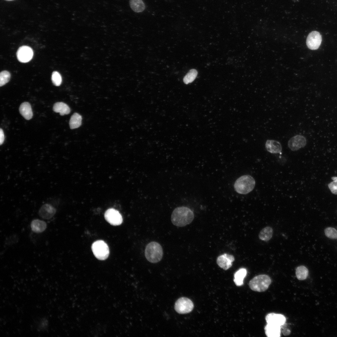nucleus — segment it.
Masks as SVG:
<instances>
[{
	"instance_id": "423d86ee",
	"label": "nucleus",
	"mask_w": 337,
	"mask_h": 337,
	"mask_svg": "<svg viewBox=\"0 0 337 337\" xmlns=\"http://www.w3.org/2000/svg\"><path fill=\"white\" fill-rule=\"evenodd\" d=\"M194 307L192 301L189 299L182 297L176 302L174 309L176 311L180 314H184L191 312Z\"/></svg>"
},
{
	"instance_id": "4468645a",
	"label": "nucleus",
	"mask_w": 337,
	"mask_h": 337,
	"mask_svg": "<svg viewBox=\"0 0 337 337\" xmlns=\"http://www.w3.org/2000/svg\"><path fill=\"white\" fill-rule=\"evenodd\" d=\"M266 150L272 154H278L281 153L282 146L278 141L274 140H267L265 143Z\"/></svg>"
},
{
	"instance_id": "ddd939ff",
	"label": "nucleus",
	"mask_w": 337,
	"mask_h": 337,
	"mask_svg": "<svg viewBox=\"0 0 337 337\" xmlns=\"http://www.w3.org/2000/svg\"><path fill=\"white\" fill-rule=\"evenodd\" d=\"M56 212V208L52 205L45 204L41 207L39 210L38 214L43 219H49L55 215Z\"/></svg>"
},
{
	"instance_id": "393cba45",
	"label": "nucleus",
	"mask_w": 337,
	"mask_h": 337,
	"mask_svg": "<svg viewBox=\"0 0 337 337\" xmlns=\"http://www.w3.org/2000/svg\"><path fill=\"white\" fill-rule=\"evenodd\" d=\"M11 75L7 71H1L0 74V86H2L7 83L9 81Z\"/></svg>"
},
{
	"instance_id": "c756f323",
	"label": "nucleus",
	"mask_w": 337,
	"mask_h": 337,
	"mask_svg": "<svg viewBox=\"0 0 337 337\" xmlns=\"http://www.w3.org/2000/svg\"><path fill=\"white\" fill-rule=\"evenodd\" d=\"M4 140V135L3 130L2 128L0 129V144L2 145Z\"/></svg>"
},
{
	"instance_id": "f03ea898",
	"label": "nucleus",
	"mask_w": 337,
	"mask_h": 337,
	"mask_svg": "<svg viewBox=\"0 0 337 337\" xmlns=\"http://www.w3.org/2000/svg\"><path fill=\"white\" fill-rule=\"evenodd\" d=\"M144 254L149 262L153 263H157L162 258L163 254L162 248L159 243L152 242L146 245Z\"/></svg>"
},
{
	"instance_id": "7ed1b4c3",
	"label": "nucleus",
	"mask_w": 337,
	"mask_h": 337,
	"mask_svg": "<svg viewBox=\"0 0 337 337\" xmlns=\"http://www.w3.org/2000/svg\"><path fill=\"white\" fill-rule=\"evenodd\" d=\"M255 185L254 178L249 175H245L238 178L235 181L234 187L236 191L241 194H247L251 192Z\"/></svg>"
},
{
	"instance_id": "bb28decb",
	"label": "nucleus",
	"mask_w": 337,
	"mask_h": 337,
	"mask_svg": "<svg viewBox=\"0 0 337 337\" xmlns=\"http://www.w3.org/2000/svg\"><path fill=\"white\" fill-rule=\"evenodd\" d=\"M325 235L328 237L333 239H337V231L335 228L329 227L325 230Z\"/></svg>"
},
{
	"instance_id": "f3484780",
	"label": "nucleus",
	"mask_w": 337,
	"mask_h": 337,
	"mask_svg": "<svg viewBox=\"0 0 337 337\" xmlns=\"http://www.w3.org/2000/svg\"><path fill=\"white\" fill-rule=\"evenodd\" d=\"M31 227L33 232L39 233L43 232L46 229L47 224L44 221L36 219L31 222Z\"/></svg>"
},
{
	"instance_id": "b1692460",
	"label": "nucleus",
	"mask_w": 337,
	"mask_h": 337,
	"mask_svg": "<svg viewBox=\"0 0 337 337\" xmlns=\"http://www.w3.org/2000/svg\"><path fill=\"white\" fill-rule=\"evenodd\" d=\"M198 72L194 69L190 70L185 76L183 79L184 83L188 84L192 82L197 76Z\"/></svg>"
},
{
	"instance_id": "20e7f679",
	"label": "nucleus",
	"mask_w": 337,
	"mask_h": 337,
	"mask_svg": "<svg viewBox=\"0 0 337 337\" xmlns=\"http://www.w3.org/2000/svg\"><path fill=\"white\" fill-rule=\"evenodd\" d=\"M271 282L270 277L266 275H260L253 278L249 282V286L252 290L259 292L266 291Z\"/></svg>"
},
{
	"instance_id": "cd10ccee",
	"label": "nucleus",
	"mask_w": 337,
	"mask_h": 337,
	"mask_svg": "<svg viewBox=\"0 0 337 337\" xmlns=\"http://www.w3.org/2000/svg\"><path fill=\"white\" fill-rule=\"evenodd\" d=\"M331 178L333 181L328 184V187L332 193L337 195V177H333Z\"/></svg>"
},
{
	"instance_id": "39448f33",
	"label": "nucleus",
	"mask_w": 337,
	"mask_h": 337,
	"mask_svg": "<svg viewBox=\"0 0 337 337\" xmlns=\"http://www.w3.org/2000/svg\"><path fill=\"white\" fill-rule=\"evenodd\" d=\"M91 249L95 256L100 260L107 259L109 254V250L107 244L104 241L99 240L92 244Z\"/></svg>"
},
{
	"instance_id": "2eb2a0df",
	"label": "nucleus",
	"mask_w": 337,
	"mask_h": 337,
	"mask_svg": "<svg viewBox=\"0 0 337 337\" xmlns=\"http://www.w3.org/2000/svg\"><path fill=\"white\" fill-rule=\"evenodd\" d=\"M20 114L27 120L31 119L33 116V112L30 104L27 102L22 103L19 108Z\"/></svg>"
},
{
	"instance_id": "6ab92c4d",
	"label": "nucleus",
	"mask_w": 337,
	"mask_h": 337,
	"mask_svg": "<svg viewBox=\"0 0 337 337\" xmlns=\"http://www.w3.org/2000/svg\"><path fill=\"white\" fill-rule=\"evenodd\" d=\"M247 274V270L244 268H240L235 273L233 281L236 286H240L243 284V281Z\"/></svg>"
},
{
	"instance_id": "aec40b11",
	"label": "nucleus",
	"mask_w": 337,
	"mask_h": 337,
	"mask_svg": "<svg viewBox=\"0 0 337 337\" xmlns=\"http://www.w3.org/2000/svg\"><path fill=\"white\" fill-rule=\"evenodd\" d=\"M129 3L131 9L134 12H142L145 9V4L142 0H129Z\"/></svg>"
},
{
	"instance_id": "5701e85b",
	"label": "nucleus",
	"mask_w": 337,
	"mask_h": 337,
	"mask_svg": "<svg viewBox=\"0 0 337 337\" xmlns=\"http://www.w3.org/2000/svg\"><path fill=\"white\" fill-rule=\"evenodd\" d=\"M308 269L304 266H299L296 269V275L298 279L299 280L305 279L308 276Z\"/></svg>"
},
{
	"instance_id": "f257e3e1",
	"label": "nucleus",
	"mask_w": 337,
	"mask_h": 337,
	"mask_svg": "<svg viewBox=\"0 0 337 337\" xmlns=\"http://www.w3.org/2000/svg\"><path fill=\"white\" fill-rule=\"evenodd\" d=\"M194 217V213L190 209L185 207H180L176 208L173 211L171 221L174 225L183 227L190 223Z\"/></svg>"
},
{
	"instance_id": "f8f14e48",
	"label": "nucleus",
	"mask_w": 337,
	"mask_h": 337,
	"mask_svg": "<svg viewBox=\"0 0 337 337\" xmlns=\"http://www.w3.org/2000/svg\"><path fill=\"white\" fill-rule=\"evenodd\" d=\"M234 260L233 256L225 253L218 257L217 262L221 268L226 270L232 266V263Z\"/></svg>"
},
{
	"instance_id": "1a4fd4ad",
	"label": "nucleus",
	"mask_w": 337,
	"mask_h": 337,
	"mask_svg": "<svg viewBox=\"0 0 337 337\" xmlns=\"http://www.w3.org/2000/svg\"><path fill=\"white\" fill-rule=\"evenodd\" d=\"M307 144V140L304 136L296 135L291 137L288 141V146L292 151H297L304 147Z\"/></svg>"
},
{
	"instance_id": "6e6552de",
	"label": "nucleus",
	"mask_w": 337,
	"mask_h": 337,
	"mask_svg": "<svg viewBox=\"0 0 337 337\" xmlns=\"http://www.w3.org/2000/svg\"><path fill=\"white\" fill-rule=\"evenodd\" d=\"M322 40L320 33L317 31H313L310 32L307 37L306 45L311 50H316L320 46Z\"/></svg>"
},
{
	"instance_id": "dca6fc26",
	"label": "nucleus",
	"mask_w": 337,
	"mask_h": 337,
	"mask_svg": "<svg viewBox=\"0 0 337 337\" xmlns=\"http://www.w3.org/2000/svg\"><path fill=\"white\" fill-rule=\"evenodd\" d=\"M265 333L268 337H279L281 335V326L267 324L265 327Z\"/></svg>"
},
{
	"instance_id": "4be33fe9",
	"label": "nucleus",
	"mask_w": 337,
	"mask_h": 337,
	"mask_svg": "<svg viewBox=\"0 0 337 337\" xmlns=\"http://www.w3.org/2000/svg\"><path fill=\"white\" fill-rule=\"evenodd\" d=\"M272 234V228L270 227H266L262 229L260 232L259 237L262 240L267 241L271 239Z\"/></svg>"
},
{
	"instance_id": "a211bd4d",
	"label": "nucleus",
	"mask_w": 337,
	"mask_h": 337,
	"mask_svg": "<svg viewBox=\"0 0 337 337\" xmlns=\"http://www.w3.org/2000/svg\"><path fill=\"white\" fill-rule=\"evenodd\" d=\"M53 109L55 112L59 113L61 115L68 114L70 112L69 106L63 102L56 103L54 105Z\"/></svg>"
},
{
	"instance_id": "0eeeda50",
	"label": "nucleus",
	"mask_w": 337,
	"mask_h": 337,
	"mask_svg": "<svg viewBox=\"0 0 337 337\" xmlns=\"http://www.w3.org/2000/svg\"><path fill=\"white\" fill-rule=\"evenodd\" d=\"M104 217L105 220L111 225L117 226L122 222L123 218L120 212L112 208L107 210L105 212Z\"/></svg>"
},
{
	"instance_id": "412c9836",
	"label": "nucleus",
	"mask_w": 337,
	"mask_h": 337,
	"mask_svg": "<svg viewBox=\"0 0 337 337\" xmlns=\"http://www.w3.org/2000/svg\"><path fill=\"white\" fill-rule=\"evenodd\" d=\"M82 116L79 114L75 113L71 117L69 121V126L71 129L79 127L81 124Z\"/></svg>"
},
{
	"instance_id": "9b49d317",
	"label": "nucleus",
	"mask_w": 337,
	"mask_h": 337,
	"mask_svg": "<svg viewBox=\"0 0 337 337\" xmlns=\"http://www.w3.org/2000/svg\"><path fill=\"white\" fill-rule=\"evenodd\" d=\"M265 319L267 324L281 326L285 323L286 319L283 315L271 313L267 315Z\"/></svg>"
},
{
	"instance_id": "9d476101",
	"label": "nucleus",
	"mask_w": 337,
	"mask_h": 337,
	"mask_svg": "<svg viewBox=\"0 0 337 337\" xmlns=\"http://www.w3.org/2000/svg\"><path fill=\"white\" fill-rule=\"evenodd\" d=\"M18 60L22 62L26 63L30 61L33 56V51L30 47L24 46L20 47L17 53Z\"/></svg>"
},
{
	"instance_id": "c85d7f7f",
	"label": "nucleus",
	"mask_w": 337,
	"mask_h": 337,
	"mask_svg": "<svg viewBox=\"0 0 337 337\" xmlns=\"http://www.w3.org/2000/svg\"><path fill=\"white\" fill-rule=\"evenodd\" d=\"M48 322L47 320L46 319H43L40 320L38 326L39 329L41 330L45 329L47 326Z\"/></svg>"
},
{
	"instance_id": "a878e982",
	"label": "nucleus",
	"mask_w": 337,
	"mask_h": 337,
	"mask_svg": "<svg viewBox=\"0 0 337 337\" xmlns=\"http://www.w3.org/2000/svg\"><path fill=\"white\" fill-rule=\"evenodd\" d=\"M51 80L55 86L60 85L62 82V78L60 74L57 71H53L51 75Z\"/></svg>"
},
{
	"instance_id": "7c9ffc66",
	"label": "nucleus",
	"mask_w": 337,
	"mask_h": 337,
	"mask_svg": "<svg viewBox=\"0 0 337 337\" xmlns=\"http://www.w3.org/2000/svg\"></svg>"
}]
</instances>
